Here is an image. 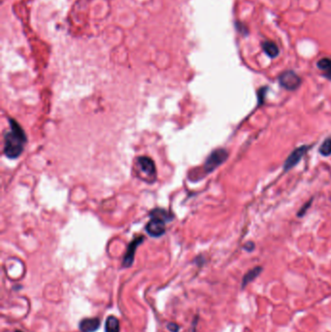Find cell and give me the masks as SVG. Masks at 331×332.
<instances>
[{
    "instance_id": "obj_1",
    "label": "cell",
    "mask_w": 331,
    "mask_h": 332,
    "mask_svg": "<svg viewBox=\"0 0 331 332\" xmlns=\"http://www.w3.org/2000/svg\"><path fill=\"white\" fill-rule=\"evenodd\" d=\"M9 123L10 130L4 135V154L9 159H17L24 149L26 136L21 125L15 120L11 119Z\"/></svg>"
},
{
    "instance_id": "obj_2",
    "label": "cell",
    "mask_w": 331,
    "mask_h": 332,
    "mask_svg": "<svg viewBox=\"0 0 331 332\" xmlns=\"http://www.w3.org/2000/svg\"><path fill=\"white\" fill-rule=\"evenodd\" d=\"M172 216L165 209L158 208L151 212L150 222L146 226L147 232L152 237H160L166 232V225L171 220Z\"/></svg>"
},
{
    "instance_id": "obj_3",
    "label": "cell",
    "mask_w": 331,
    "mask_h": 332,
    "mask_svg": "<svg viewBox=\"0 0 331 332\" xmlns=\"http://www.w3.org/2000/svg\"><path fill=\"white\" fill-rule=\"evenodd\" d=\"M228 158V152L226 149H217L211 153L204 164V171L206 174L213 172L220 166H222Z\"/></svg>"
},
{
    "instance_id": "obj_4",
    "label": "cell",
    "mask_w": 331,
    "mask_h": 332,
    "mask_svg": "<svg viewBox=\"0 0 331 332\" xmlns=\"http://www.w3.org/2000/svg\"><path fill=\"white\" fill-rule=\"evenodd\" d=\"M137 165L139 170L141 171L142 176L141 178L148 182L153 183L157 179V170L154 162L147 157H141L137 160Z\"/></svg>"
},
{
    "instance_id": "obj_5",
    "label": "cell",
    "mask_w": 331,
    "mask_h": 332,
    "mask_svg": "<svg viewBox=\"0 0 331 332\" xmlns=\"http://www.w3.org/2000/svg\"><path fill=\"white\" fill-rule=\"evenodd\" d=\"M301 78L291 70L283 72L279 76V83L287 90H296L301 85Z\"/></svg>"
},
{
    "instance_id": "obj_6",
    "label": "cell",
    "mask_w": 331,
    "mask_h": 332,
    "mask_svg": "<svg viewBox=\"0 0 331 332\" xmlns=\"http://www.w3.org/2000/svg\"><path fill=\"white\" fill-rule=\"evenodd\" d=\"M311 146L302 145L296 149H294L290 154V156L287 158L285 164H284V171L288 172L290 169H292L294 166L302 160V158L307 154L309 151Z\"/></svg>"
},
{
    "instance_id": "obj_7",
    "label": "cell",
    "mask_w": 331,
    "mask_h": 332,
    "mask_svg": "<svg viewBox=\"0 0 331 332\" xmlns=\"http://www.w3.org/2000/svg\"><path fill=\"white\" fill-rule=\"evenodd\" d=\"M144 241V236L140 235L135 237L128 245L125 254H124V259H123V266L125 268L130 267L133 262H134V256H135V251L138 248V246Z\"/></svg>"
},
{
    "instance_id": "obj_8",
    "label": "cell",
    "mask_w": 331,
    "mask_h": 332,
    "mask_svg": "<svg viewBox=\"0 0 331 332\" xmlns=\"http://www.w3.org/2000/svg\"><path fill=\"white\" fill-rule=\"evenodd\" d=\"M100 328V320L98 318H85L79 324L81 332H95Z\"/></svg>"
},
{
    "instance_id": "obj_9",
    "label": "cell",
    "mask_w": 331,
    "mask_h": 332,
    "mask_svg": "<svg viewBox=\"0 0 331 332\" xmlns=\"http://www.w3.org/2000/svg\"><path fill=\"white\" fill-rule=\"evenodd\" d=\"M105 332H121L120 321L115 316H109L105 322Z\"/></svg>"
},
{
    "instance_id": "obj_10",
    "label": "cell",
    "mask_w": 331,
    "mask_h": 332,
    "mask_svg": "<svg viewBox=\"0 0 331 332\" xmlns=\"http://www.w3.org/2000/svg\"><path fill=\"white\" fill-rule=\"evenodd\" d=\"M261 271H262L261 266H256V267H254V268H252V269H250L248 272H247L244 275L243 280H242V289L247 287L250 282H252L254 279H256L260 275Z\"/></svg>"
},
{
    "instance_id": "obj_11",
    "label": "cell",
    "mask_w": 331,
    "mask_h": 332,
    "mask_svg": "<svg viewBox=\"0 0 331 332\" xmlns=\"http://www.w3.org/2000/svg\"><path fill=\"white\" fill-rule=\"evenodd\" d=\"M318 68L323 72L324 76L331 81V58H324L317 63Z\"/></svg>"
},
{
    "instance_id": "obj_12",
    "label": "cell",
    "mask_w": 331,
    "mask_h": 332,
    "mask_svg": "<svg viewBox=\"0 0 331 332\" xmlns=\"http://www.w3.org/2000/svg\"><path fill=\"white\" fill-rule=\"evenodd\" d=\"M261 46L265 54L271 59H274L279 55V48L274 42L266 40V41L262 42Z\"/></svg>"
},
{
    "instance_id": "obj_13",
    "label": "cell",
    "mask_w": 331,
    "mask_h": 332,
    "mask_svg": "<svg viewBox=\"0 0 331 332\" xmlns=\"http://www.w3.org/2000/svg\"><path fill=\"white\" fill-rule=\"evenodd\" d=\"M319 152L324 157H330L331 155V136L328 137L320 147Z\"/></svg>"
},
{
    "instance_id": "obj_14",
    "label": "cell",
    "mask_w": 331,
    "mask_h": 332,
    "mask_svg": "<svg viewBox=\"0 0 331 332\" xmlns=\"http://www.w3.org/2000/svg\"><path fill=\"white\" fill-rule=\"evenodd\" d=\"M312 201H313V199H310V201H309L308 203H305V205L298 211V213H297V217H303V216L307 213V210L310 208Z\"/></svg>"
},
{
    "instance_id": "obj_15",
    "label": "cell",
    "mask_w": 331,
    "mask_h": 332,
    "mask_svg": "<svg viewBox=\"0 0 331 332\" xmlns=\"http://www.w3.org/2000/svg\"><path fill=\"white\" fill-rule=\"evenodd\" d=\"M266 91H267V87H261L259 90H258V104L261 105V103L263 102V99H264V96L266 94Z\"/></svg>"
},
{
    "instance_id": "obj_16",
    "label": "cell",
    "mask_w": 331,
    "mask_h": 332,
    "mask_svg": "<svg viewBox=\"0 0 331 332\" xmlns=\"http://www.w3.org/2000/svg\"><path fill=\"white\" fill-rule=\"evenodd\" d=\"M167 330L170 332H178L180 331V327L175 323H168Z\"/></svg>"
},
{
    "instance_id": "obj_17",
    "label": "cell",
    "mask_w": 331,
    "mask_h": 332,
    "mask_svg": "<svg viewBox=\"0 0 331 332\" xmlns=\"http://www.w3.org/2000/svg\"><path fill=\"white\" fill-rule=\"evenodd\" d=\"M244 249L248 250V251H251L252 249H254V244L252 242H248L247 244H245Z\"/></svg>"
},
{
    "instance_id": "obj_18",
    "label": "cell",
    "mask_w": 331,
    "mask_h": 332,
    "mask_svg": "<svg viewBox=\"0 0 331 332\" xmlns=\"http://www.w3.org/2000/svg\"><path fill=\"white\" fill-rule=\"evenodd\" d=\"M197 322H198V318L196 317L193 322H192V327H191V332H196V327H197Z\"/></svg>"
},
{
    "instance_id": "obj_19",
    "label": "cell",
    "mask_w": 331,
    "mask_h": 332,
    "mask_svg": "<svg viewBox=\"0 0 331 332\" xmlns=\"http://www.w3.org/2000/svg\"><path fill=\"white\" fill-rule=\"evenodd\" d=\"M21 332V331H16V332Z\"/></svg>"
}]
</instances>
